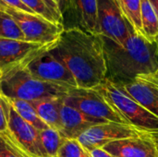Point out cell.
<instances>
[{"label": "cell", "mask_w": 158, "mask_h": 157, "mask_svg": "<svg viewBox=\"0 0 158 157\" xmlns=\"http://www.w3.org/2000/svg\"><path fill=\"white\" fill-rule=\"evenodd\" d=\"M8 130V102L0 94V132Z\"/></svg>", "instance_id": "d4e9b609"}, {"label": "cell", "mask_w": 158, "mask_h": 157, "mask_svg": "<svg viewBox=\"0 0 158 157\" xmlns=\"http://www.w3.org/2000/svg\"><path fill=\"white\" fill-rule=\"evenodd\" d=\"M8 132L20 150L28 157H47L41 143L39 130L22 119L9 102Z\"/></svg>", "instance_id": "30bf717a"}, {"label": "cell", "mask_w": 158, "mask_h": 157, "mask_svg": "<svg viewBox=\"0 0 158 157\" xmlns=\"http://www.w3.org/2000/svg\"><path fill=\"white\" fill-rule=\"evenodd\" d=\"M0 4V38L25 41L24 35L14 19L3 8Z\"/></svg>", "instance_id": "7402d4cb"}, {"label": "cell", "mask_w": 158, "mask_h": 157, "mask_svg": "<svg viewBox=\"0 0 158 157\" xmlns=\"http://www.w3.org/2000/svg\"><path fill=\"white\" fill-rule=\"evenodd\" d=\"M154 75H155L156 77H157L158 78V69L156 70V72H155V73H154Z\"/></svg>", "instance_id": "d6a6232c"}, {"label": "cell", "mask_w": 158, "mask_h": 157, "mask_svg": "<svg viewBox=\"0 0 158 157\" xmlns=\"http://www.w3.org/2000/svg\"><path fill=\"white\" fill-rule=\"evenodd\" d=\"M51 50L69 69L78 88L94 89L106 79V65L100 35L68 27Z\"/></svg>", "instance_id": "6da1fadb"}, {"label": "cell", "mask_w": 158, "mask_h": 157, "mask_svg": "<svg viewBox=\"0 0 158 157\" xmlns=\"http://www.w3.org/2000/svg\"><path fill=\"white\" fill-rule=\"evenodd\" d=\"M57 4H59V6H61V9H62V6H63V3H64V0H55Z\"/></svg>", "instance_id": "4dcf8cb0"}, {"label": "cell", "mask_w": 158, "mask_h": 157, "mask_svg": "<svg viewBox=\"0 0 158 157\" xmlns=\"http://www.w3.org/2000/svg\"><path fill=\"white\" fill-rule=\"evenodd\" d=\"M57 157H92V155L77 140H67L59 150Z\"/></svg>", "instance_id": "cb8c5ba5"}, {"label": "cell", "mask_w": 158, "mask_h": 157, "mask_svg": "<svg viewBox=\"0 0 158 157\" xmlns=\"http://www.w3.org/2000/svg\"><path fill=\"white\" fill-rule=\"evenodd\" d=\"M4 5L9 6V7H12V8H15V9H18V10H20V11H25V12H29V13H33L27 6H25L20 0H0ZM34 14V13H33Z\"/></svg>", "instance_id": "484cf974"}, {"label": "cell", "mask_w": 158, "mask_h": 157, "mask_svg": "<svg viewBox=\"0 0 158 157\" xmlns=\"http://www.w3.org/2000/svg\"><path fill=\"white\" fill-rule=\"evenodd\" d=\"M3 8L17 22L27 42L40 44L53 43L57 41L65 30L63 24L51 22L39 15L20 11L6 5L3 6Z\"/></svg>", "instance_id": "52a82bcc"}, {"label": "cell", "mask_w": 158, "mask_h": 157, "mask_svg": "<svg viewBox=\"0 0 158 157\" xmlns=\"http://www.w3.org/2000/svg\"><path fill=\"white\" fill-rule=\"evenodd\" d=\"M34 14L45 19L64 25V16L59 4L55 0H20ZM65 26V25H64Z\"/></svg>", "instance_id": "e0dca14e"}, {"label": "cell", "mask_w": 158, "mask_h": 157, "mask_svg": "<svg viewBox=\"0 0 158 157\" xmlns=\"http://www.w3.org/2000/svg\"><path fill=\"white\" fill-rule=\"evenodd\" d=\"M55 43L46 44L35 53L27 61L26 68L34 78L40 81L76 88L77 84L71 72L51 50Z\"/></svg>", "instance_id": "5b68a950"}, {"label": "cell", "mask_w": 158, "mask_h": 157, "mask_svg": "<svg viewBox=\"0 0 158 157\" xmlns=\"http://www.w3.org/2000/svg\"><path fill=\"white\" fill-rule=\"evenodd\" d=\"M0 157H28L12 139L8 130L0 132Z\"/></svg>", "instance_id": "603a6c76"}, {"label": "cell", "mask_w": 158, "mask_h": 157, "mask_svg": "<svg viewBox=\"0 0 158 157\" xmlns=\"http://www.w3.org/2000/svg\"><path fill=\"white\" fill-rule=\"evenodd\" d=\"M62 12L75 21L74 27L98 35L97 0H64Z\"/></svg>", "instance_id": "7c38bea8"}, {"label": "cell", "mask_w": 158, "mask_h": 157, "mask_svg": "<svg viewBox=\"0 0 158 157\" xmlns=\"http://www.w3.org/2000/svg\"><path fill=\"white\" fill-rule=\"evenodd\" d=\"M0 4H1V3H0Z\"/></svg>", "instance_id": "8d00e7d4"}, {"label": "cell", "mask_w": 158, "mask_h": 157, "mask_svg": "<svg viewBox=\"0 0 158 157\" xmlns=\"http://www.w3.org/2000/svg\"><path fill=\"white\" fill-rule=\"evenodd\" d=\"M98 35L123 44L135 31L122 14L116 0H97Z\"/></svg>", "instance_id": "ba28073f"}, {"label": "cell", "mask_w": 158, "mask_h": 157, "mask_svg": "<svg viewBox=\"0 0 158 157\" xmlns=\"http://www.w3.org/2000/svg\"><path fill=\"white\" fill-rule=\"evenodd\" d=\"M102 37L106 65V79L125 84L139 75L154 74L158 69L157 46L133 31L123 44Z\"/></svg>", "instance_id": "7a4b0ae2"}, {"label": "cell", "mask_w": 158, "mask_h": 157, "mask_svg": "<svg viewBox=\"0 0 158 157\" xmlns=\"http://www.w3.org/2000/svg\"><path fill=\"white\" fill-rule=\"evenodd\" d=\"M6 99L14 107L18 115L22 119H24L27 123H29L33 128H35L37 130L40 131L48 128V126L40 118V117L38 116L37 112L35 111L31 102L21 99H17V98H6Z\"/></svg>", "instance_id": "d6986e66"}, {"label": "cell", "mask_w": 158, "mask_h": 157, "mask_svg": "<svg viewBox=\"0 0 158 157\" xmlns=\"http://www.w3.org/2000/svg\"><path fill=\"white\" fill-rule=\"evenodd\" d=\"M39 50L34 52L28 58L22 60L21 62L1 71V95L6 98H17L28 102H33L36 100L50 97H65L69 93V92L72 88H74L70 86L40 81L34 78L28 71V69L26 68L27 61Z\"/></svg>", "instance_id": "3957f363"}, {"label": "cell", "mask_w": 158, "mask_h": 157, "mask_svg": "<svg viewBox=\"0 0 158 157\" xmlns=\"http://www.w3.org/2000/svg\"><path fill=\"white\" fill-rule=\"evenodd\" d=\"M114 157H158L156 147L150 133L118 140L103 147Z\"/></svg>", "instance_id": "8fae6325"}, {"label": "cell", "mask_w": 158, "mask_h": 157, "mask_svg": "<svg viewBox=\"0 0 158 157\" xmlns=\"http://www.w3.org/2000/svg\"><path fill=\"white\" fill-rule=\"evenodd\" d=\"M116 2L134 31L142 35L141 0H116Z\"/></svg>", "instance_id": "44dd1931"}, {"label": "cell", "mask_w": 158, "mask_h": 157, "mask_svg": "<svg viewBox=\"0 0 158 157\" xmlns=\"http://www.w3.org/2000/svg\"><path fill=\"white\" fill-rule=\"evenodd\" d=\"M116 84V83H115ZM147 111L158 118V86L142 75L125 84H117Z\"/></svg>", "instance_id": "5bb4252c"}, {"label": "cell", "mask_w": 158, "mask_h": 157, "mask_svg": "<svg viewBox=\"0 0 158 157\" xmlns=\"http://www.w3.org/2000/svg\"><path fill=\"white\" fill-rule=\"evenodd\" d=\"M90 154H91L92 157H114L109 153H107L106 150H104L103 148L94 149V150L90 151Z\"/></svg>", "instance_id": "4316f807"}, {"label": "cell", "mask_w": 158, "mask_h": 157, "mask_svg": "<svg viewBox=\"0 0 158 157\" xmlns=\"http://www.w3.org/2000/svg\"><path fill=\"white\" fill-rule=\"evenodd\" d=\"M44 45L45 44L0 38V71L28 58Z\"/></svg>", "instance_id": "9a60e30c"}, {"label": "cell", "mask_w": 158, "mask_h": 157, "mask_svg": "<svg viewBox=\"0 0 158 157\" xmlns=\"http://www.w3.org/2000/svg\"><path fill=\"white\" fill-rule=\"evenodd\" d=\"M96 90L131 127L143 133H158V118L147 111L117 84L105 79Z\"/></svg>", "instance_id": "277c9868"}, {"label": "cell", "mask_w": 158, "mask_h": 157, "mask_svg": "<svg viewBox=\"0 0 158 157\" xmlns=\"http://www.w3.org/2000/svg\"><path fill=\"white\" fill-rule=\"evenodd\" d=\"M143 132L133 127L116 122H106L95 125L84 131L77 141L87 150L103 148L109 143L126 138L135 137Z\"/></svg>", "instance_id": "9c48e42d"}, {"label": "cell", "mask_w": 158, "mask_h": 157, "mask_svg": "<svg viewBox=\"0 0 158 157\" xmlns=\"http://www.w3.org/2000/svg\"><path fill=\"white\" fill-rule=\"evenodd\" d=\"M142 35L151 43H155L158 34V15L149 0H141Z\"/></svg>", "instance_id": "ac0fdd59"}, {"label": "cell", "mask_w": 158, "mask_h": 157, "mask_svg": "<svg viewBox=\"0 0 158 157\" xmlns=\"http://www.w3.org/2000/svg\"><path fill=\"white\" fill-rule=\"evenodd\" d=\"M0 74H1V71H0Z\"/></svg>", "instance_id": "d590c367"}, {"label": "cell", "mask_w": 158, "mask_h": 157, "mask_svg": "<svg viewBox=\"0 0 158 157\" xmlns=\"http://www.w3.org/2000/svg\"><path fill=\"white\" fill-rule=\"evenodd\" d=\"M152 137H153V140L155 142V144H156V152H157L158 155V133H153L151 134Z\"/></svg>", "instance_id": "f1b7e54d"}, {"label": "cell", "mask_w": 158, "mask_h": 157, "mask_svg": "<svg viewBox=\"0 0 158 157\" xmlns=\"http://www.w3.org/2000/svg\"><path fill=\"white\" fill-rule=\"evenodd\" d=\"M156 55H157V59H158V48H157V53H156Z\"/></svg>", "instance_id": "836d02e7"}, {"label": "cell", "mask_w": 158, "mask_h": 157, "mask_svg": "<svg viewBox=\"0 0 158 157\" xmlns=\"http://www.w3.org/2000/svg\"><path fill=\"white\" fill-rule=\"evenodd\" d=\"M42 146L47 157H57L59 150L67 141L61 133L52 128H46L39 131Z\"/></svg>", "instance_id": "ffe728a7"}, {"label": "cell", "mask_w": 158, "mask_h": 157, "mask_svg": "<svg viewBox=\"0 0 158 157\" xmlns=\"http://www.w3.org/2000/svg\"><path fill=\"white\" fill-rule=\"evenodd\" d=\"M149 1L151 2L152 6H154L155 10L156 11V13H157L158 15V0H149Z\"/></svg>", "instance_id": "f546056e"}, {"label": "cell", "mask_w": 158, "mask_h": 157, "mask_svg": "<svg viewBox=\"0 0 158 157\" xmlns=\"http://www.w3.org/2000/svg\"><path fill=\"white\" fill-rule=\"evenodd\" d=\"M63 103L91 118L129 125L94 89L72 88L63 98Z\"/></svg>", "instance_id": "8992f818"}, {"label": "cell", "mask_w": 158, "mask_h": 157, "mask_svg": "<svg viewBox=\"0 0 158 157\" xmlns=\"http://www.w3.org/2000/svg\"><path fill=\"white\" fill-rule=\"evenodd\" d=\"M143 77H144L146 80H148L149 81H151V82H153V83H155L156 85H157L158 86V78L157 77H156L154 74H148V75H142Z\"/></svg>", "instance_id": "83f0119b"}, {"label": "cell", "mask_w": 158, "mask_h": 157, "mask_svg": "<svg viewBox=\"0 0 158 157\" xmlns=\"http://www.w3.org/2000/svg\"><path fill=\"white\" fill-rule=\"evenodd\" d=\"M0 3H1V4H3V3H2V2H1V1H0Z\"/></svg>", "instance_id": "e575fe53"}, {"label": "cell", "mask_w": 158, "mask_h": 157, "mask_svg": "<svg viewBox=\"0 0 158 157\" xmlns=\"http://www.w3.org/2000/svg\"><path fill=\"white\" fill-rule=\"evenodd\" d=\"M61 128L59 132L66 140H77L88 129L106 121L91 118L64 103L60 108Z\"/></svg>", "instance_id": "4fadbf2b"}, {"label": "cell", "mask_w": 158, "mask_h": 157, "mask_svg": "<svg viewBox=\"0 0 158 157\" xmlns=\"http://www.w3.org/2000/svg\"><path fill=\"white\" fill-rule=\"evenodd\" d=\"M64 97H50L31 102L40 118L49 127L60 130V108Z\"/></svg>", "instance_id": "2e32d148"}, {"label": "cell", "mask_w": 158, "mask_h": 157, "mask_svg": "<svg viewBox=\"0 0 158 157\" xmlns=\"http://www.w3.org/2000/svg\"><path fill=\"white\" fill-rule=\"evenodd\" d=\"M155 43H156V46H157V48H158V34L156 35V39H155Z\"/></svg>", "instance_id": "1f68e13d"}]
</instances>
